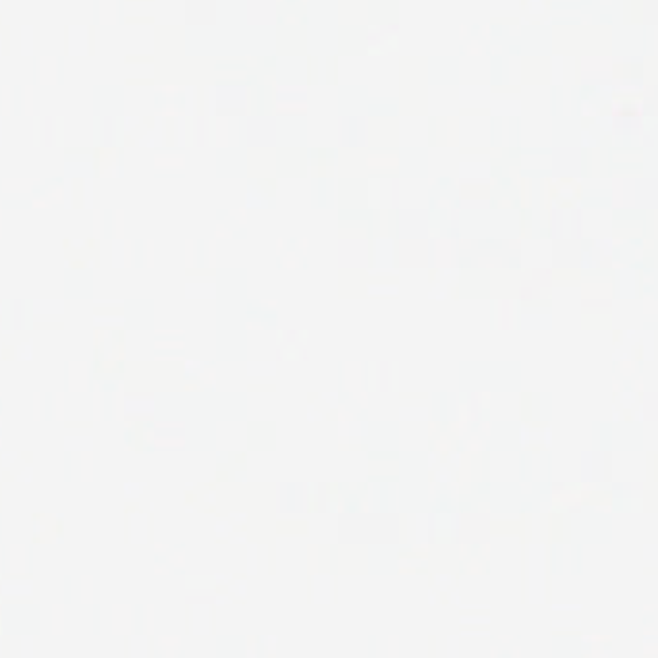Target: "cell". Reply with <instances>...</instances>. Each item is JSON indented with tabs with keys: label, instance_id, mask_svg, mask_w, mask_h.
Returning <instances> with one entry per match:
<instances>
[{
	"label": "cell",
	"instance_id": "1",
	"mask_svg": "<svg viewBox=\"0 0 658 658\" xmlns=\"http://www.w3.org/2000/svg\"><path fill=\"white\" fill-rule=\"evenodd\" d=\"M519 298L521 301H535V299L541 298V284L539 282H524L521 284V290H519Z\"/></svg>",
	"mask_w": 658,
	"mask_h": 658
}]
</instances>
